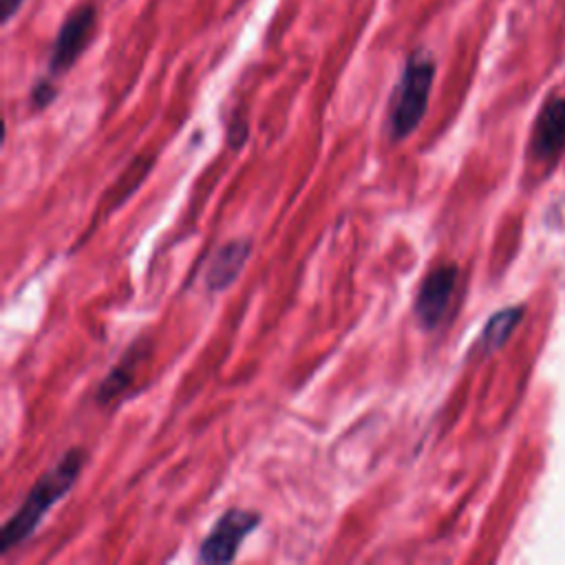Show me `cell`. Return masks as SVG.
Segmentation results:
<instances>
[{
  "label": "cell",
  "mask_w": 565,
  "mask_h": 565,
  "mask_svg": "<svg viewBox=\"0 0 565 565\" xmlns=\"http://www.w3.org/2000/svg\"><path fill=\"white\" fill-rule=\"evenodd\" d=\"M86 463V452L82 448L66 450L60 461L46 470L29 490L22 505L13 512V516L2 525L0 534V554H7L22 541H26L35 527L42 523L46 512L64 499V494L75 486L82 468Z\"/></svg>",
  "instance_id": "obj_1"
},
{
  "label": "cell",
  "mask_w": 565,
  "mask_h": 565,
  "mask_svg": "<svg viewBox=\"0 0 565 565\" xmlns=\"http://www.w3.org/2000/svg\"><path fill=\"white\" fill-rule=\"evenodd\" d=\"M433 79L435 60L426 51L411 53L395 84L388 108V130L395 141L406 139L417 130L428 108Z\"/></svg>",
  "instance_id": "obj_2"
},
{
  "label": "cell",
  "mask_w": 565,
  "mask_h": 565,
  "mask_svg": "<svg viewBox=\"0 0 565 565\" xmlns=\"http://www.w3.org/2000/svg\"><path fill=\"white\" fill-rule=\"evenodd\" d=\"M260 523V514L243 508L225 510L218 521L212 525L207 536L199 545L196 561L199 563H232L241 543L256 530Z\"/></svg>",
  "instance_id": "obj_3"
},
{
  "label": "cell",
  "mask_w": 565,
  "mask_h": 565,
  "mask_svg": "<svg viewBox=\"0 0 565 565\" xmlns=\"http://www.w3.org/2000/svg\"><path fill=\"white\" fill-rule=\"evenodd\" d=\"M95 24H97V11L93 4H79L64 18L53 40V49L49 57L51 75H62L77 62V57L84 53V49L93 38Z\"/></svg>",
  "instance_id": "obj_4"
},
{
  "label": "cell",
  "mask_w": 565,
  "mask_h": 565,
  "mask_svg": "<svg viewBox=\"0 0 565 565\" xmlns=\"http://www.w3.org/2000/svg\"><path fill=\"white\" fill-rule=\"evenodd\" d=\"M457 267L455 265H439L435 269H430L424 280L419 282V289L415 294V302H413V311H415V318L417 322L422 324V329H435L448 305H450V298H452V291H455V285H457Z\"/></svg>",
  "instance_id": "obj_5"
},
{
  "label": "cell",
  "mask_w": 565,
  "mask_h": 565,
  "mask_svg": "<svg viewBox=\"0 0 565 565\" xmlns=\"http://www.w3.org/2000/svg\"><path fill=\"white\" fill-rule=\"evenodd\" d=\"M249 252H252L249 238H234V241L221 245L214 252V256L205 269L207 289H212V291L227 289L243 271V267L249 258Z\"/></svg>",
  "instance_id": "obj_6"
},
{
  "label": "cell",
  "mask_w": 565,
  "mask_h": 565,
  "mask_svg": "<svg viewBox=\"0 0 565 565\" xmlns=\"http://www.w3.org/2000/svg\"><path fill=\"white\" fill-rule=\"evenodd\" d=\"M565 146V95L552 99L536 119L532 139L534 154L543 161L561 152Z\"/></svg>",
  "instance_id": "obj_7"
},
{
  "label": "cell",
  "mask_w": 565,
  "mask_h": 565,
  "mask_svg": "<svg viewBox=\"0 0 565 565\" xmlns=\"http://www.w3.org/2000/svg\"><path fill=\"white\" fill-rule=\"evenodd\" d=\"M148 353L146 349V340L139 338L137 342H132L128 347V351L121 355V360L110 369V373L99 382L95 399L97 404H110L113 399H117L119 395H124L128 391V386L135 380V371L141 362V358Z\"/></svg>",
  "instance_id": "obj_8"
},
{
  "label": "cell",
  "mask_w": 565,
  "mask_h": 565,
  "mask_svg": "<svg viewBox=\"0 0 565 565\" xmlns=\"http://www.w3.org/2000/svg\"><path fill=\"white\" fill-rule=\"evenodd\" d=\"M519 316H521L519 309H505V311L494 313L481 333V342H479L481 351L490 353V351L499 349L505 342V338L510 335V331L514 329V324L519 322Z\"/></svg>",
  "instance_id": "obj_9"
},
{
  "label": "cell",
  "mask_w": 565,
  "mask_h": 565,
  "mask_svg": "<svg viewBox=\"0 0 565 565\" xmlns=\"http://www.w3.org/2000/svg\"><path fill=\"white\" fill-rule=\"evenodd\" d=\"M55 99V86L51 79H40L31 90V104L35 108H44Z\"/></svg>",
  "instance_id": "obj_10"
},
{
  "label": "cell",
  "mask_w": 565,
  "mask_h": 565,
  "mask_svg": "<svg viewBox=\"0 0 565 565\" xmlns=\"http://www.w3.org/2000/svg\"><path fill=\"white\" fill-rule=\"evenodd\" d=\"M22 4H24V0H2V22L7 24L18 13V9Z\"/></svg>",
  "instance_id": "obj_11"
}]
</instances>
